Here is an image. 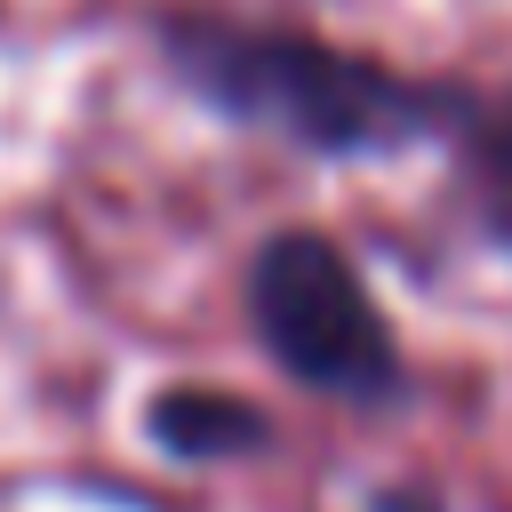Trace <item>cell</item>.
<instances>
[{"label": "cell", "instance_id": "cell-4", "mask_svg": "<svg viewBox=\"0 0 512 512\" xmlns=\"http://www.w3.org/2000/svg\"><path fill=\"white\" fill-rule=\"evenodd\" d=\"M448 136H456V168H464V192H472V208H480V224H488V240H504L512 248V96H456V120H448Z\"/></svg>", "mask_w": 512, "mask_h": 512}, {"label": "cell", "instance_id": "cell-2", "mask_svg": "<svg viewBox=\"0 0 512 512\" xmlns=\"http://www.w3.org/2000/svg\"><path fill=\"white\" fill-rule=\"evenodd\" d=\"M248 320L264 352L336 400H384L400 384L392 328L360 280V264L328 232H272L248 264Z\"/></svg>", "mask_w": 512, "mask_h": 512}, {"label": "cell", "instance_id": "cell-1", "mask_svg": "<svg viewBox=\"0 0 512 512\" xmlns=\"http://www.w3.org/2000/svg\"><path fill=\"white\" fill-rule=\"evenodd\" d=\"M176 72L232 120L288 136L328 160H368L400 152L416 136H448L456 88H424L376 56L304 40V32H256V24H216V16H176L168 24Z\"/></svg>", "mask_w": 512, "mask_h": 512}, {"label": "cell", "instance_id": "cell-3", "mask_svg": "<svg viewBox=\"0 0 512 512\" xmlns=\"http://www.w3.org/2000/svg\"><path fill=\"white\" fill-rule=\"evenodd\" d=\"M144 432L184 464H216V456L264 448V408H248L232 392H208V384H176V392H160L144 408Z\"/></svg>", "mask_w": 512, "mask_h": 512}]
</instances>
